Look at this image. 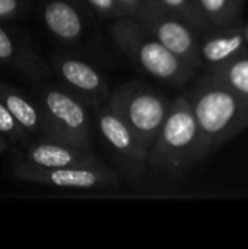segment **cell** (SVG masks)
Masks as SVG:
<instances>
[{
  "mask_svg": "<svg viewBox=\"0 0 248 249\" xmlns=\"http://www.w3.org/2000/svg\"><path fill=\"white\" fill-rule=\"evenodd\" d=\"M42 20L47 29L58 39L73 42L82 35V18L73 4L64 0H51L44 6Z\"/></svg>",
  "mask_w": 248,
  "mask_h": 249,
  "instance_id": "13",
  "label": "cell"
},
{
  "mask_svg": "<svg viewBox=\"0 0 248 249\" xmlns=\"http://www.w3.org/2000/svg\"><path fill=\"white\" fill-rule=\"evenodd\" d=\"M111 36L129 58L161 82L184 86L196 76L197 69L164 47L145 31L139 20L129 18V15L115 18L111 25Z\"/></svg>",
  "mask_w": 248,
  "mask_h": 249,
  "instance_id": "3",
  "label": "cell"
},
{
  "mask_svg": "<svg viewBox=\"0 0 248 249\" xmlns=\"http://www.w3.org/2000/svg\"><path fill=\"white\" fill-rule=\"evenodd\" d=\"M243 1L244 0H197L203 16L212 28L238 20Z\"/></svg>",
  "mask_w": 248,
  "mask_h": 249,
  "instance_id": "14",
  "label": "cell"
},
{
  "mask_svg": "<svg viewBox=\"0 0 248 249\" xmlns=\"http://www.w3.org/2000/svg\"><path fill=\"white\" fill-rule=\"evenodd\" d=\"M19 9V0H0V19L13 16Z\"/></svg>",
  "mask_w": 248,
  "mask_h": 249,
  "instance_id": "20",
  "label": "cell"
},
{
  "mask_svg": "<svg viewBox=\"0 0 248 249\" xmlns=\"http://www.w3.org/2000/svg\"><path fill=\"white\" fill-rule=\"evenodd\" d=\"M34 99L61 143L92 152V121L79 96L61 88L44 86Z\"/></svg>",
  "mask_w": 248,
  "mask_h": 249,
  "instance_id": "5",
  "label": "cell"
},
{
  "mask_svg": "<svg viewBox=\"0 0 248 249\" xmlns=\"http://www.w3.org/2000/svg\"><path fill=\"white\" fill-rule=\"evenodd\" d=\"M139 23L164 47L194 69H200V32L183 18L168 12L155 0H145L136 15Z\"/></svg>",
  "mask_w": 248,
  "mask_h": 249,
  "instance_id": "6",
  "label": "cell"
},
{
  "mask_svg": "<svg viewBox=\"0 0 248 249\" xmlns=\"http://www.w3.org/2000/svg\"><path fill=\"white\" fill-rule=\"evenodd\" d=\"M53 67L64 85L86 105L95 108L107 102L110 92L104 76L89 63L73 57L54 55Z\"/></svg>",
  "mask_w": 248,
  "mask_h": 249,
  "instance_id": "9",
  "label": "cell"
},
{
  "mask_svg": "<svg viewBox=\"0 0 248 249\" xmlns=\"http://www.w3.org/2000/svg\"><path fill=\"white\" fill-rule=\"evenodd\" d=\"M6 147H7V139H6L4 136H1V134H0V153H1V152H4V150H6Z\"/></svg>",
  "mask_w": 248,
  "mask_h": 249,
  "instance_id": "22",
  "label": "cell"
},
{
  "mask_svg": "<svg viewBox=\"0 0 248 249\" xmlns=\"http://www.w3.org/2000/svg\"><path fill=\"white\" fill-rule=\"evenodd\" d=\"M13 174L20 181L77 190L108 187L120 182L118 174L107 168L105 165L77 168H35L16 160L13 166Z\"/></svg>",
  "mask_w": 248,
  "mask_h": 249,
  "instance_id": "8",
  "label": "cell"
},
{
  "mask_svg": "<svg viewBox=\"0 0 248 249\" xmlns=\"http://www.w3.org/2000/svg\"><path fill=\"white\" fill-rule=\"evenodd\" d=\"M199 53L202 66L209 69L225 64L248 53L244 23L238 19L229 25L213 26L200 36Z\"/></svg>",
  "mask_w": 248,
  "mask_h": 249,
  "instance_id": "11",
  "label": "cell"
},
{
  "mask_svg": "<svg viewBox=\"0 0 248 249\" xmlns=\"http://www.w3.org/2000/svg\"><path fill=\"white\" fill-rule=\"evenodd\" d=\"M159 6L167 9L168 12L183 18L191 26H194L199 32H206L212 26L203 16L197 0H155Z\"/></svg>",
  "mask_w": 248,
  "mask_h": 249,
  "instance_id": "16",
  "label": "cell"
},
{
  "mask_svg": "<svg viewBox=\"0 0 248 249\" xmlns=\"http://www.w3.org/2000/svg\"><path fill=\"white\" fill-rule=\"evenodd\" d=\"M18 160L35 168H77L104 165L94 152L53 140H32L23 146Z\"/></svg>",
  "mask_w": 248,
  "mask_h": 249,
  "instance_id": "10",
  "label": "cell"
},
{
  "mask_svg": "<svg viewBox=\"0 0 248 249\" xmlns=\"http://www.w3.org/2000/svg\"><path fill=\"white\" fill-rule=\"evenodd\" d=\"M0 101L12 112L19 125L32 137V140L60 142L34 98L28 99L10 85L0 80Z\"/></svg>",
  "mask_w": 248,
  "mask_h": 249,
  "instance_id": "12",
  "label": "cell"
},
{
  "mask_svg": "<svg viewBox=\"0 0 248 249\" xmlns=\"http://www.w3.org/2000/svg\"><path fill=\"white\" fill-rule=\"evenodd\" d=\"M107 104L123 118L136 140L148 152L161 130L171 99L142 82H129L110 93Z\"/></svg>",
  "mask_w": 248,
  "mask_h": 249,
  "instance_id": "4",
  "label": "cell"
},
{
  "mask_svg": "<svg viewBox=\"0 0 248 249\" xmlns=\"http://www.w3.org/2000/svg\"><path fill=\"white\" fill-rule=\"evenodd\" d=\"M0 134L22 147L32 142V137L19 125V123L15 120L12 112L6 108V105L1 101H0Z\"/></svg>",
  "mask_w": 248,
  "mask_h": 249,
  "instance_id": "17",
  "label": "cell"
},
{
  "mask_svg": "<svg viewBox=\"0 0 248 249\" xmlns=\"http://www.w3.org/2000/svg\"><path fill=\"white\" fill-rule=\"evenodd\" d=\"M208 71L216 74L235 92L248 99V53L225 64L209 69Z\"/></svg>",
  "mask_w": 248,
  "mask_h": 249,
  "instance_id": "15",
  "label": "cell"
},
{
  "mask_svg": "<svg viewBox=\"0 0 248 249\" xmlns=\"http://www.w3.org/2000/svg\"><path fill=\"white\" fill-rule=\"evenodd\" d=\"M16 55L15 42L10 35L0 26V61H10Z\"/></svg>",
  "mask_w": 248,
  "mask_h": 249,
  "instance_id": "19",
  "label": "cell"
},
{
  "mask_svg": "<svg viewBox=\"0 0 248 249\" xmlns=\"http://www.w3.org/2000/svg\"><path fill=\"white\" fill-rule=\"evenodd\" d=\"M126 15H137L145 0H117Z\"/></svg>",
  "mask_w": 248,
  "mask_h": 249,
  "instance_id": "21",
  "label": "cell"
},
{
  "mask_svg": "<svg viewBox=\"0 0 248 249\" xmlns=\"http://www.w3.org/2000/svg\"><path fill=\"white\" fill-rule=\"evenodd\" d=\"M99 13L108 18H121L126 16L124 10L118 4L117 0H88Z\"/></svg>",
  "mask_w": 248,
  "mask_h": 249,
  "instance_id": "18",
  "label": "cell"
},
{
  "mask_svg": "<svg viewBox=\"0 0 248 249\" xmlns=\"http://www.w3.org/2000/svg\"><path fill=\"white\" fill-rule=\"evenodd\" d=\"M101 137L115 155L127 178L137 181L148 171V152L136 140L123 118L107 104L94 108Z\"/></svg>",
  "mask_w": 248,
  "mask_h": 249,
  "instance_id": "7",
  "label": "cell"
},
{
  "mask_svg": "<svg viewBox=\"0 0 248 249\" xmlns=\"http://www.w3.org/2000/svg\"><path fill=\"white\" fill-rule=\"evenodd\" d=\"M244 34H246V39H247L248 44V23H244Z\"/></svg>",
  "mask_w": 248,
  "mask_h": 249,
  "instance_id": "23",
  "label": "cell"
},
{
  "mask_svg": "<svg viewBox=\"0 0 248 249\" xmlns=\"http://www.w3.org/2000/svg\"><path fill=\"white\" fill-rule=\"evenodd\" d=\"M205 158L190 101L186 95L175 96L149 150L148 169L180 175Z\"/></svg>",
  "mask_w": 248,
  "mask_h": 249,
  "instance_id": "2",
  "label": "cell"
},
{
  "mask_svg": "<svg viewBox=\"0 0 248 249\" xmlns=\"http://www.w3.org/2000/svg\"><path fill=\"white\" fill-rule=\"evenodd\" d=\"M193 108L205 156L248 128V99L208 71L186 95Z\"/></svg>",
  "mask_w": 248,
  "mask_h": 249,
  "instance_id": "1",
  "label": "cell"
}]
</instances>
